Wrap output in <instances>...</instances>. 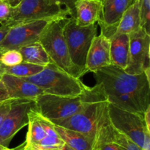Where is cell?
I'll return each mask as SVG.
<instances>
[{
	"mask_svg": "<svg viewBox=\"0 0 150 150\" xmlns=\"http://www.w3.org/2000/svg\"><path fill=\"white\" fill-rule=\"evenodd\" d=\"M28 132L26 133L25 144H31L39 142L45 136V132L42 125L38 120L37 113L35 110L29 113V122H28Z\"/></svg>",
	"mask_w": 150,
	"mask_h": 150,
	"instance_id": "cell-21",
	"label": "cell"
},
{
	"mask_svg": "<svg viewBox=\"0 0 150 150\" xmlns=\"http://www.w3.org/2000/svg\"><path fill=\"white\" fill-rule=\"evenodd\" d=\"M54 129L64 144L75 150H92L93 149L95 141L86 135L56 124H54Z\"/></svg>",
	"mask_w": 150,
	"mask_h": 150,
	"instance_id": "cell-17",
	"label": "cell"
},
{
	"mask_svg": "<svg viewBox=\"0 0 150 150\" xmlns=\"http://www.w3.org/2000/svg\"><path fill=\"white\" fill-rule=\"evenodd\" d=\"M23 62V57L18 49H8L0 54V64L3 66H16Z\"/></svg>",
	"mask_w": 150,
	"mask_h": 150,
	"instance_id": "cell-23",
	"label": "cell"
},
{
	"mask_svg": "<svg viewBox=\"0 0 150 150\" xmlns=\"http://www.w3.org/2000/svg\"><path fill=\"white\" fill-rule=\"evenodd\" d=\"M135 0H103L102 13L98 24L101 33L110 39L115 34L123 13Z\"/></svg>",
	"mask_w": 150,
	"mask_h": 150,
	"instance_id": "cell-12",
	"label": "cell"
},
{
	"mask_svg": "<svg viewBox=\"0 0 150 150\" xmlns=\"http://www.w3.org/2000/svg\"><path fill=\"white\" fill-rule=\"evenodd\" d=\"M100 1H103V0H100Z\"/></svg>",
	"mask_w": 150,
	"mask_h": 150,
	"instance_id": "cell-43",
	"label": "cell"
},
{
	"mask_svg": "<svg viewBox=\"0 0 150 150\" xmlns=\"http://www.w3.org/2000/svg\"><path fill=\"white\" fill-rule=\"evenodd\" d=\"M142 150H150V132H146L145 133Z\"/></svg>",
	"mask_w": 150,
	"mask_h": 150,
	"instance_id": "cell-32",
	"label": "cell"
},
{
	"mask_svg": "<svg viewBox=\"0 0 150 150\" xmlns=\"http://www.w3.org/2000/svg\"><path fill=\"white\" fill-rule=\"evenodd\" d=\"M7 149H8V147H4L0 145V150H7Z\"/></svg>",
	"mask_w": 150,
	"mask_h": 150,
	"instance_id": "cell-38",
	"label": "cell"
},
{
	"mask_svg": "<svg viewBox=\"0 0 150 150\" xmlns=\"http://www.w3.org/2000/svg\"><path fill=\"white\" fill-rule=\"evenodd\" d=\"M141 28V0L134 2L125 11L115 34H128Z\"/></svg>",
	"mask_w": 150,
	"mask_h": 150,
	"instance_id": "cell-18",
	"label": "cell"
},
{
	"mask_svg": "<svg viewBox=\"0 0 150 150\" xmlns=\"http://www.w3.org/2000/svg\"><path fill=\"white\" fill-rule=\"evenodd\" d=\"M150 0H141V27L150 35Z\"/></svg>",
	"mask_w": 150,
	"mask_h": 150,
	"instance_id": "cell-25",
	"label": "cell"
},
{
	"mask_svg": "<svg viewBox=\"0 0 150 150\" xmlns=\"http://www.w3.org/2000/svg\"><path fill=\"white\" fill-rule=\"evenodd\" d=\"M129 35L128 63L125 71L130 74H139L150 69V35L141 27Z\"/></svg>",
	"mask_w": 150,
	"mask_h": 150,
	"instance_id": "cell-11",
	"label": "cell"
},
{
	"mask_svg": "<svg viewBox=\"0 0 150 150\" xmlns=\"http://www.w3.org/2000/svg\"><path fill=\"white\" fill-rule=\"evenodd\" d=\"M24 146H25V141L22 144H21L20 146H18L16 147V148H13V149H7V150H23V149H24Z\"/></svg>",
	"mask_w": 150,
	"mask_h": 150,
	"instance_id": "cell-36",
	"label": "cell"
},
{
	"mask_svg": "<svg viewBox=\"0 0 150 150\" xmlns=\"http://www.w3.org/2000/svg\"><path fill=\"white\" fill-rule=\"evenodd\" d=\"M130 47L128 34H114L110 38L111 64L125 70L127 66Z\"/></svg>",
	"mask_w": 150,
	"mask_h": 150,
	"instance_id": "cell-16",
	"label": "cell"
},
{
	"mask_svg": "<svg viewBox=\"0 0 150 150\" xmlns=\"http://www.w3.org/2000/svg\"><path fill=\"white\" fill-rule=\"evenodd\" d=\"M8 99H10V97H9L7 89H6L2 81L0 80V101H4Z\"/></svg>",
	"mask_w": 150,
	"mask_h": 150,
	"instance_id": "cell-31",
	"label": "cell"
},
{
	"mask_svg": "<svg viewBox=\"0 0 150 150\" xmlns=\"http://www.w3.org/2000/svg\"><path fill=\"white\" fill-rule=\"evenodd\" d=\"M23 79L40 88L44 94L63 96H78L87 88L80 79L69 74L52 63L45 66L40 73Z\"/></svg>",
	"mask_w": 150,
	"mask_h": 150,
	"instance_id": "cell-3",
	"label": "cell"
},
{
	"mask_svg": "<svg viewBox=\"0 0 150 150\" xmlns=\"http://www.w3.org/2000/svg\"><path fill=\"white\" fill-rule=\"evenodd\" d=\"M35 109V101L15 99L10 112L0 125V145L8 147L18 131L29 122V113Z\"/></svg>",
	"mask_w": 150,
	"mask_h": 150,
	"instance_id": "cell-9",
	"label": "cell"
},
{
	"mask_svg": "<svg viewBox=\"0 0 150 150\" xmlns=\"http://www.w3.org/2000/svg\"><path fill=\"white\" fill-rule=\"evenodd\" d=\"M73 17L69 10L56 0H22L17 6L12 7L11 14L7 21L1 25L9 27L38 20L54 21Z\"/></svg>",
	"mask_w": 150,
	"mask_h": 150,
	"instance_id": "cell-4",
	"label": "cell"
},
{
	"mask_svg": "<svg viewBox=\"0 0 150 150\" xmlns=\"http://www.w3.org/2000/svg\"><path fill=\"white\" fill-rule=\"evenodd\" d=\"M64 145V142L59 137H52L45 135L41 141L35 144H26L23 150L43 149L53 150L60 149Z\"/></svg>",
	"mask_w": 150,
	"mask_h": 150,
	"instance_id": "cell-22",
	"label": "cell"
},
{
	"mask_svg": "<svg viewBox=\"0 0 150 150\" xmlns=\"http://www.w3.org/2000/svg\"><path fill=\"white\" fill-rule=\"evenodd\" d=\"M65 19L50 21L42 31L38 41L45 50L53 64L69 74L80 79L79 73L70 60L68 49L63 35L62 28Z\"/></svg>",
	"mask_w": 150,
	"mask_h": 150,
	"instance_id": "cell-6",
	"label": "cell"
},
{
	"mask_svg": "<svg viewBox=\"0 0 150 150\" xmlns=\"http://www.w3.org/2000/svg\"><path fill=\"white\" fill-rule=\"evenodd\" d=\"M111 65L110 39L102 34L93 38L86 60V72H95Z\"/></svg>",
	"mask_w": 150,
	"mask_h": 150,
	"instance_id": "cell-13",
	"label": "cell"
},
{
	"mask_svg": "<svg viewBox=\"0 0 150 150\" xmlns=\"http://www.w3.org/2000/svg\"><path fill=\"white\" fill-rule=\"evenodd\" d=\"M1 80L4 83L10 99L35 101L43 91L29 81L21 77L2 74Z\"/></svg>",
	"mask_w": 150,
	"mask_h": 150,
	"instance_id": "cell-14",
	"label": "cell"
},
{
	"mask_svg": "<svg viewBox=\"0 0 150 150\" xmlns=\"http://www.w3.org/2000/svg\"><path fill=\"white\" fill-rule=\"evenodd\" d=\"M58 3H59L62 6L64 5V7L69 10L71 13L72 16H75V8L74 4L76 0H56Z\"/></svg>",
	"mask_w": 150,
	"mask_h": 150,
	"instance_id": "cell-30",
	"label": "cell"
},
{
	"mask_svg": "<svg viewBox=\"0 0 150 150\" xmlns=\"http://www.w3.org/2000/svg\"><path fill=\"white\" fill-rule=\"evenodd\" d=\"M37 116H38V120H39L40 123L41 124L44 131H45V135H48V136L59 137L58 134H57L55 129H54V124L52 122L50 121L48 119L43 118L42 116H41L40 115L38 114V113H37Z\"/></svg>",
	"mask_w": 150,
	"mask_h": 150,
	"instance_id": "cell-26",
	"label": "cell"
},
{
	"mask_svg": "<svg viewBox=\"0 0 150 150\" xmlns=\"http://www.w3.org/2000/svg\"><path fill=\"white\" fill-rule=\"evenodd\" d=\"M60 150H75V149H74L71 148V147L68 146L66 145V144H64V145L63 146L61 149H60Z\"/></svg>",
	"mask_w": 150,
	"mask_h": 150,
	"instance_id": "cell-37",
	"label": "cell"
},
{
	"mask_svg": "<svg viewBox=\"0 0 150 150\" xmlns=\"http://www.w3.org/2000/svg\"><path fill=\"white\" fill-rule=\"evenodd\" d=\"M111 141L118 144L122 150H142V149L135 144L132 140L122 134L121 132H118L116 129L114 130Z\"/></svg>",
	"mask_w": 150,
	"mask_h": 150,
	"instance_id": "cell-24",
	"label": "cell"
},
{
	"mask_svg": "<svg viewBox=\"0 0 150 150\" xmlns=\"http://www.w3.org/2000/svg\"><path fill=\"white\" fill-rule=\"evenodd\" d=\"M15 99H8L4 101H0V125L10 112L11 105Z\"/></svg>",
	"mask_w": 150,
	"mask_h": 150,
	"instance_id": "cell-28",
	"label": "cell"
},
{
	"mask_svg": "<svg viewBox=\"0 0 150 150\" xmlns=\"http://www.w3.org/2000/svg\"><path fill=\"white\" fill-rule=\"evenodd\" d=\"M144 120L146 129L150 132V106L146 109L144 114Z\"/></svg>",
	"mask_w": 150,
	"mask_h": 150,
	"instance_id": "cell-33",
	"label": "cell"
},
{
	"mask_svg": "<svg viewBox=\"0 0 150 150\" xmlns=\"http://www.w3.org/2000/svg\"><path fill=\"white\" fill-rule=\"evenodd\" d=\"M62 31L70 60L81 77L86 73V56L92 40L97 35V26L95 24L80 26L74 17H69L64 20Z\"/></svg>",
	"mask_w": 150,
	"mask_h": 150,
	"instance_id": "cell-5",
	"label": "cell"
},
{
	"mask_svg": "<svg viewBox=\"0 0 150 150\" xmlns=\"http://www.w3.org/2000/svg\"><path fill=\"white\" fill-rule=\"evenodd\" d=\"M0 54H1V52H0ZM0 66H1V64H0Z\"/></svg>",
	"mask_w": 150,
	"mask_h": 150,
	"instance_id": "cell-42",
	"label": "cell"
},
{
	"mask_svg": "<svg viewBox=\"0 0 150 150\" xmlns=\"http://www.w3.org/2000/svg\"><path fill=\"white\" fill-rule=\"evenodd\" d=\"M93 73L108 103L144 116L150 106V79L144 72L130 74L111 64Z\"/></svg>",
	"mask_w": 150,
	"mask_h": 150,
	"instance_id": "cell-1",
	"label": "cell"
},
{
	"mask_svg": "<svg viewBox=\"0 0 150 150\" xmlns=\"http://www.w3.org/2000/svg\"><path fill=\"white\" fill-rule=\"evenodd\" d=\"M10 27L8 26H6V25H1L0 26V43L4 40V38H5L6 35L8 32Z\"/></svg>",
	"mask_w": 150,
	"mask_h": 150,
	"instance_id": "cell-34",
	"label": "cell"
},
{
	"mask_svg": "<svg viewBox=\"0 0 150 150\" xmlns=\"http://www.w3.org/2000/svg\"><path fill=\"white\" fill-rule=\"evenodd\" d=\"M1 75H2V72H1V69H0V80H1Z\"/></svg>",
	"mask_w": 150,
	"mask_h": 150,
	"instance_id": "cell-40",
	"label": "cell"
},
{
	"mask_svg": "<svg viewBox=\"0 0 150 150\" xmlns=\"http://www.w3.org/2000/svg\"><path fill=\"white\" fill-rule=\"evenodd\" d=\"M84 102L85 91L78 96L42 94L35 100V111L50 121H55L73 116L81 110Z\"/></svg>",
	"mask_w": 150,
	"mask_h": 150,
	"instance_id": "cell-7",
	"label": "cell"
},
{
	"mask_svg": "<svg viewBox=\"0 0 150 150\" xmlns=\"http://www.w3.org/2000/svg\"><path fill=\"white\" fill-rule=\"evenodd\" d=\"M4 1L8 3L12 7H14L16 6H17L22 0H4Z\"/></svg>",
	"mask_w": 150,
	"mask_h": 150,
	"instance_id": "cell-35",
	"label": "cell"
},
{
	"mask_svg": "<svg viewBox=\"0 0 150 150\" xmlns=\"http://www.w3.org/2000/svg\"><path fill=\"white\" fill-rule=\"evenodd\" d=\"M45 66H40V65H35L33 63H26V62H22L19 64L13 66H0L2 74L11 75V76H17V77L25 78L29 76H34L37 74L42 71V69Z\"/></svg>",
	"mask_w": 150,
	"mask_h": 150,
	"instance_id": "cell-20",
	"label": "cell"
},
{
	"mask_svg": "<svg viewBox=\"0 0 150 150\" xmlns=\"http://www.w3.org/2000/svg\"><path fill=\"white\" fill-rule=\"evenodd\" d=\"M75 20L80 26L95 24L100 19L102 1L100 0H76L74 4Z\"/></svg>",
	"mask_w": 150,
	"mask_h": 150,
	"instance_id": "cell-15",
	"label": "cell"
},
{
	"mask_svg": "<svg viewBox=\"0 0 150 150\" xmlns=\"http://www.w3.org/2000/svg\"><path fill=\"white\" fill-rule=\"evenodd\" d=\"M29 150H43V149H29ZM53 150H60V149H53Z\"/></svg>",
	"mask_w": 150,
	"mask_h": 150,
	"instance_id": "cell-41",
	"label": "cell"
},
{
	"mask_svg": "<svg viewBox=\"0 0 150 150\" xmlns=\"http://www.w3.org/2000/svg\"><path fill=\"white\" fill-rule=\"evenodd\" d=\"M51 21L38 20L19 24L10 28L5 38L0 43V52L37 42L42 31Z\"/></svg>",
	"mask_w": 150,
	"mask_h": 150,
	"instance_id": "cell-10",
	"label": "cell"
},
{
	"mask_svg": "<svg viewBox=\"0 0 150 150\" xmlns=\"http://www.w3.org/2000/svg\"><path fill=\"white\" fill-rule=\"evenodd\" d=\"M99 150H122L121 147L113 141L97 144Z\"/></svg>",
	"mask_w": 150,
	"mask_h": 150,
	"instance_id": "cell-29",
	"label": "cell"
},
{
	"mask_svg": "<svg viewBox=\"0 0 150 150\" xmlns=\"http://www.w3.org/2000/svg\"><path fill=\"white\" fill-rule=\"evenodd\" d=\"M92 150H99V149H98L97 144H95V145H94V147H93V149H92Z\"/></svg>",
	"mask_w": 150,
	"mask_h": 150,
	"instance_id": "cell-39",
	"label": "cell"
},
{
	"mask_svg": "<svg viewBox=\"0 0 150 150\" xmlns=\"http://www.w3.org/2000/svg\"><path fill=\"white\" fill-rule=\"evenodd\" d=\"M108 103L102 86L98 83L85 91V102L81 110L73 116L51 121L53 124L86 135L95 144L112 141L115 128L111 124Z\"/></svg>",
	"mask_w": 150,
	"mask_h": 150,
	"instance_id": "cell-2",
	"label": "cell"
},
{
	"mask_svg": "<svg viewBox=\"0 0 150 150\" xmlns=\"http://www.w3.org/2000/svg\"><path fill=\"white\" fill-rule=\"evenodd\" d=\"M12 7L4 0H0V24L7 21L11 14Z\"/></svg>",
	"mask_w": 150,
	"mask_h": 150,
	"instance_id": "cell-27",
	"label": "cell"
},
{
	"mask_svg": "<svg viewBox=\"0 0 150 150\" xmlns=\"http://www.w3.org/2000/svg\"><path fill=\"white\" fill-rule=\"evenodd\" d=\"M111 124L118 132L127 136L142 149L146 129L144 116L122 110L113 104H108Z\"/></svg>",
	"mask_w": 150,
	"mask_h": 150,
	"instance_id": "cell-8",
	"label": "cell"
},
{
	"mask_svg": "<svg viewBox=\"0 0 150 150\" xmlns=\"http://www.w3.org/2000/svg\"><path fill=\"white\" fill-rule=\"evenodd\" d=\"M18 50L22 54L23 62L43 66L51 63L48 54L39 41L21 47Z\"/></svg>",
	"mask_w": 150,
	"mask_h": 150,
	"instance_id": "cell-19",
	"label": "cell"
}]
</instances>
